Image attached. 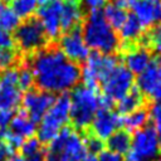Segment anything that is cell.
<instances>
[{"label": "cell", "instance_id": "obj_1", "mask_svg": "<svg viewBox=\"0 0 161 161\" xmlns=\"http://www.w3.org/2000/svg\"><path fill=\"white\" fill-rule=\"evenodd\" d=\"M29 67L38 88L52 94L65 93L80 79L79 65L70 62L57 47H45L33 54Z\"/></svg>", "mask_w": 161, "mask_h": 161}, {"label": "cell", "instance_id": "obj_2", "mask_svg": "<svg viewBox=\"0 0 161 161\" xmlns=\"http://www.w3.org/2000/svg\"><path fill=\"white\" fill-rule=\"evenodd\" d=\"M83 40L89 49L102 54H111L118 45V35L107 23L101 9H91L82 30Z\"/></svg>", "mask_w": 161, "mask_h": 161}, {"label": "cell", "instance_id": "obj_3", "mask_svg": "<svg viewBox=\"0 0 161 161\" xmlns=\"http://www.w3.org/2000/svg\"><path fill=\"white\" fill-rule=\"evenodd\" d=\"M88 152L82 136L70 126H65L44 148L45 161H83Z\"/></svg>", "mask_w": 161, "mask_h": 161}, {"label": "cell", "instance_id": "obj_4", "mask_svg": "<svg viewBox=\"0 0 161 161\" xmlns=\"http://www.w3.org/2000/svg\"><path fill=\"white\" fill-rule=\"evenodd\" d=\"M99 109V94L86 86H75L70 93L69 121L74 130H86L91 126Z\"/></svg>", "mask_w": 161, "mask_h": 161}, {"label": "cell", "instance_id": "obj_5", "mask_svg": "<svg viewBox=\"0 0 161 161\" xmlns=\"http://www.w3.org/2000/svg\"><path fill=\"white\" fill-rule=\"evenodd\" d=\"M69 109H70V94L68 92L60 93L55 97L54 103L47 111V113L40 119L36 128L38 140L40 143H49L63 127L69 122Z\"/></svg>", "mask_w": 161, "mask_h": 161}, {"label": "cell", "instance_id": "obj_6", "mask_svg": "<svg viewBox=\"0 0 161 161\" xmlns=\"http://www.w3.org/2000/svg\"><path fill=\"white\" fill-rule=\"evenodd\" d=\"M118 60L112 54H102L98 52H91L86 59V64L80 69V77L83 86L97 91L99 84L109 75V73L118 65Z\"/></svg>", "mask_w": 161, "mask_h": 161}, {"label": "cell", "instance_id": "obj_7", "mask_svg": "<svg viewBox=\"0 0 161 161\" xmlns=\"http://www.w3.org/2000/svg\"><path fill=\"white\" fill-rule=\"evenodd\" d=\"M14 40L19 50L28 54H35L45 48L48 43L45 31L36 18H29L20 23L15 29Z\"/></svg>", "mask_w": 161, "mask_h": 161}, {"label": "cell", "instance_id": "obj_8", "mask_svg": "<svg viewBox=\"0 0 161 161\" xmlns=\"http://www.w3.org/2000/svg\"><path fill=\"white\" fill-rule=\"evenodd\" d=\"M160 153V142L153 127L146 126L135 132L125 161H152Z\"/></svg>", "mask_w": 161, "mask_h": 161}, {"label": "cell", "instance_id": "obj_9", "mask_svg": "<svg viewBox=\"0 0 161 161\" xmlns=\"http://www.w3.org/2000/svg\"><path fill=\"white\" fill-rule=\"evenodd\" d=\"M133 74L123 64H118L101 84L103 96L118 102L133 88Z\"/></svg>", "mask_w": 161, "mask_h": 161}, {"label": "cell", "instance_id": "obj_10", "mask_svg": "<svg viewBox=\"0 0 161 161\" xmlns=\"http://www.w3.org/2000/svg\"><path fill=\"white\" fill-rule=\"evenodd\" d=\"M63 1L62 0H39L38 20L40 21L48 39H55L60 35V15Z\"/></svg>", "mask_w": 161, "mask_h": 161}, {"label": "cell", "instance_id": "obj_11", "mask_svg": "<svg viewBox=\"0 0 161 161\" xmlns=\"http://www.w3.org/2000/svg\"><path fill=\"white\" fill-rule=\"evenodd\" d=\"M21 91L18 87V69L8 68L0 75V111L14 112L21 103Z\"/></svg>", "mask_w": 161, "mask_h": 161}, {"label": "cell", "instance_id": "obj_12", "mask_svg": "<svg viewBox=\"0 0 161 161\" xmlns=\"http://www.w3.org/2000/svg\"><path fill=\"white\" fill-rule=\"evenodd\" d=\"M59 49L73 63L86 62L91 50L83 40L80 25L65 31L59 39Z\"/></svg>", "mask_w": 161, "mask_h": 161}, {"label": "cell", "instance_id": "obj_13", "mask_svg": "<svg viewBox=\"0 0 161 161\" xmlns=\"http://www.w3.org/2000/svg\"><path fill=\"white\" fill-rule=\"evenodd\" d=\"M55 97L52 93L40 89H29L21 97L23 111L30 117L35 123L40 122L43 116L54 103Z\"/></svg>", "mask_w": 161, "mask_h": 161}, {"label": "cell", "instance_id": "obj_14", "mask_svg": "<svg viewBox=\"0 0 161 161\" xmlns=\"http://www.w3.org/2000/svg\"><path fill=\"white\" fill-rule=\"evenodd\" d=\"M122 126V117L112 109H98L88 132L99 140L109 138Z\"/></svg>", "mask_w": 161, "mask_h": 161}, {"label": "cell", "instance_id": "obj_15", "mask_svg": "<svg viewBox=\"0 0 161 161\" xmlns=\"http://www.w3.org/2000/svg\"><path fill=\"white\" fill-rule=\"evenodd\" d=\"M137 89L142 94L155 99V102H161V64L152 60L151 64L138 74Z\"/></svg>", "mask_w": 161, "mask_h": 161}, {"label": "cell", "instance_id": "obj_16", "mask_svg": "<svg viewBox=\"0 0 161 161\" xmlns=\"http://www.w3.org/2000/svg\"><path fill=\"white\" fill-rule=\"evenodd\" d=\"M133 15L136 19L141 23V25L151 26L155 21L158 20L160 8H161V0L151 1V0H137L132 5Z\"/></svg>", "mask_w": 161, "mask_h": 161}, {"label": "cell", "instance_id": "obj_17", "mask_svg": "<svg viewBox=\"0 0 161 161\" xmlns=\"http://www.w3.org/2000/svg\"><path fill=\"white\" fill-rule=\"evenodd\" d=\"M152 62L151 53L143 47H128L125 54V67L133 74H141Z\"/></svg>", "mask_w": 161, "mask_h": 161}, {"label": "cell", "instance_id": "obj_18", "mask_svg": "<svg viewBox=\"0 0 161 161\" xmlns=\"http://www.w3.org/2000/svg\"><path fill=\"white\" fill-rule=\"evenodd\" d=\"M8 130L13 135L20 137L21 140H26L33 137L34 133L36 132V123L31 121L30 117L24 111H20L18 114L13 116Z\"/></svg>", "mask_w": 161, "mask_h": 161}, {"label": "cell", "instance_id": "obj_19", "mask_svg": "<svg viewBox=\"0 0 161 161\" xmlns=\"http://www.w3.org/2000/svg\"><path fill=\"white\" fill-rule=\"evenodd\" d=\"M82 19V10L79 1H63L62 15H60V28L62 31H68L75 26H79Z\"/></svg>", "mask_w": 161, "mask_h": 161}, {"label": "cell", "instance_id": "obj_20", "mask_svg": "<svg viewBox=\"0 0 161 161\" xmlns=\"http://www.w3.org/2000/svg\"><path fill=\"white\" fill-rule=\"evenodd\" d=\"M143 103V94L137 88H132L122 99L117 102V113L125 116L130 114L137 109H141Z\"/></svg>", "mask_w": 161, "mask_h": 161}, {"label": "cell", "instance_id": "obj_21", "mask_svg": "<svg viewBox=\"0 0 161 161\" xmlns=\"http://www.w3.org/2000/svg\"><path fill=\"white\" fill-rule=\"evenodd\" d=\"M142 33H143V26L141 25V23L136 19L133 14H128L126 21L119 28V36L123 40V43L126 45H130L131 42L140 39Z\"/></svg>", "mask_w": 161, "mask_h": 161}, {"label": "cell", "instance_id": "obj_22", "mask_svg": "<svg viewBox=\"0 0 161 161\" xmlns=\"http://www.w3.org/2000/svg\"><path fill=\"white\" fill-rule=\"evenodd\" d=\"M102 11H103V16L107 20V23L113 29H117V30H119V28L123 25V23L126 21V19L128 16L126 9L119 6L116 1L107 3Z\"/></svg>", "mask_w": 161, "mask_h": 161}, {"label": "cell", "instance_id": "obj_23", "mask_svg": "<svg viewBox=\"0 0 161 161\" xmlns=\"http://www.w3.org/2000/svg\"><path fill=\"white\" fill-rule=\"evenodd\" d=\"M147 121H148V112L141 108L122 117V126L125 127V131L131 133V132H137L143 127H146Z\"/></svg>", "mask_w": 161, "mask_h": 161}, {"label": "cell", "instance_id": "obj_24", "mask_svg": "<svg viewBox=\"0 0 161 161\" xmlns=\"http://www.w3.org/2000/svg\"><path fill=\"white\" fill-rule=\"evenodd\" d=\"M131 133L125 130H118L109 138H107V147L109 151H113L119 155H126V152L131 147Z\"/></svg>", "mask_w": 161, "mask_h": 161}, {"label": "cell", "instance_id": "obj_25", "mask_svg": "<svg viewBox=\"0 0 161 161\" xmlns=\"http://www.w3.org/2000/svg\"><path fill=\"white\" fill-rule=\"evenodd\" d=\"M39 6V0H14L11 1V10L24 19H29Z\"/></svg>", "mask_w": 161, "mask_h": 161}, {"label": "cell", "instance_id": "obj_26", "mask_svg": "<svg viewBox=\"0 0 161 161\" xmlns=\"http://www.w3.org/2000/svg\"><path fill=\"white\" fill-rule=\"evenodd\" d=\"M19 24H20V18L10 8H5L0 14V29L11 33L19 26Z\"/></svg>", "mask_w": 161, "mask_h": 161}, {"label": "cell", "instance_id": "obj_27", "mask_svg": "<svg viewBox=\"0 0 161 161\" xmlns=\"http://www.w3.org/2000/svg\"><path fill=\"white\" fill-rule=\"evenodd\" d=\"M34 83H35L34 74H33L31 68L28 64L21 67L20 69H18V87H19L20 91L31 89Z\"/></svg>", "mask_w": 161, "mask_h": 161}, {"label": "cell", "instance_id": "obj_28", "mask_svg": "<svg viewBox=\"0 0 161 161\" xmlns=\"http://www.w3.org/2000/svg\"><path fill=\"white\" fill-rule=\"evenodd\" d=\"M83 141L87 148V152L91 155H98L99 152H102L104 150V142L102 140H99L98 137L93 136L91 132H84L83 135Z\"/></svg>", "mask_w": 161, "mask_h": 161}, {"label": "cell", "instance_id": "obj_29", "mask_svg": "<svg viewBox=\"0 0 161 161\" xmlns=\"http://www.w3.org/2000/svg\"><path fill=\"white\" fill-rule=\"evenodd\" d=\"M147 112H148V119H151L153 123V128L157 133L161 147V102H153Z\"/></svg>", "mask_w": 161, "mask_h": 161}, {"label": "cell", "instance_id": "obj_30", "mask_svg": "<svg viewBox=\"0 0 161 161\" xmlns=\"http://www.w3.org/2000/svg\"><path fill=\"white\" fill-rule=\"evenodd\" d=\"M148 44L158 54H161V25L155 26L148 33Z\"/></svg>", "mask_w": 161, "mask_h": 161}, {"label": "cell", "instance_id": "obj_31", "mask_svg": "<svg viewBox=\"0 0 161 161\" xmlns=\"http://www.w3.org/2000/svg\"><path fill=\"white\" fill-rule=\"evenodd\" d=\"M15 40L11 33L0 29V50H14Z\"/></svg>", "mask_w": 161, "mask_h": 161}, {"label": "cell", "instance_id": "obj_32", "mask_svg": "<svg viewBox=\"0 0 161 161\" xmlns=\"http://www.w3.org/2000/svg\"><path fill=\"white\" fill-rule=\"evenodd\" d=\"M97 161H125V160L119 153H116L109 150H103L102 152L98 153Z\"/></svg>", "mask_w": 161, "mask_h": 161}, {"label": "cell", "instance_id": "obj_33", "mask_svg": "<svg viewBox=\"0 0 161 161\" xmlns=\"http://www.w3.org/2000/svg\"><path fill=\"white\" fill-rule=\"evenodd\" d=\"M13 116H14V113L10 111H0V128L6 130L11 122Z\"/></svg>", "mask_w": 161, "mask_h": 161}, {"label": "cell", "instance_id": "obj_34", "mask_svg": "<svg viewBox=\"0 0 161 161\" xmlns=\"http://www.w3.org/2000/svg\"><path fill=\"white\" fill-rule=\"evenodd\" d=\"M13 155L14 152L11 151V148L6 143L0 141V161H8Z\"/></svg>", "mask_w": 161, "mask_h": 161}, {"label": "cell", "instance_id": "obj_35", "mask_svg": "<svg viewBox=\"0 0 161 161\" xmlns=\"http://www.w3.org/2000/svg\"><path fill=\"white\" fill-rule=\"evenodd\" d=\"M86 4L91 9H101L102 5L107 4V0H86Z\"/></svg>", "mask_w": 161, "mask_h": 161}, {"label": "cell", "instance_id": "obj_36", "mask_svg": "<svg viewBox=\"0 0 161 161\" xmlns=\"http://www.w3.org/2000/svg\"><path fill=\"white\" fill-rule=\"evenodd\" d=\"M8 161H26L25 157H23L21 155H13Z\"/></svg>", "mask_w": 161, "mask_h": 161}, {"label": "cell", "instance_id": "obj_37", "mask_svg": "<svg viewBox=\"0 0 161 161\" xmlns=\"http://www.w3.org/2000/svg\"><path fill=\"white\" fill-rule=\"evenodd\" d=\"M83 161H97V156H96V155H91V153H88L87 157H86Z\"/></svg>", "mask_w": 161, "mask_h": 161}, {"label": "cell", "instance_id": "obj_38", "mask_svg": "<svg viewBox=\"0 0 161 161\" xmlns=\"http://www.w3.org/2000/svg\"><path fill=\"white\" fill-rule=\"evenodd\" d=\"M125 1H126V3H127V5H128V6H131V5H132V4H133V3H136V1H137V0H125Z\"/></svg>", "mask_w": 161, "mask_h": 161}, {"label": "cell", "instance_id": "obj_39", "mask_svg": "<svg viewBox=\"0 0 161 161\" xmlns=\"http://www.w3.org/2000/svg\"><path fill=\"white\" fill-rule=\"evenodd\" d=\"M4 9H5V5H4V4L0 1V14L3 13V10H4Z\"/></svg>", "mask_w": 161, "mask_h": 161}, {"label": "cell", "instance_id": "obj_40", "mask_svg": "<svg viewBox=\"0 0 161 161\" xmlns=\"http://www.w3.org/2000/svg\"><path fill=\"white\" fill-rule=\"evenodd\" d=\"M158 20L161 21V8H160V14H158Z\"/></svg>", "mask_w": 161, "mask_h": 161}, {"label": "cell", "instance_id": "obj_41", "mask_svg": "<svg viewBox=\"0 0 161 161\" xmlns=\"http://www.w3.org/2000/svg\"><path fill=\"white\" fill-rule=\"evenodd\" d=\"M4 1H6V3H8V1H14V0H4Z\"/></svg>", "mask_w": 161, "mask_h": 161}, {"label": "cell", "instance_id": "obj_42", "mask_svg": "<svg viewBox=\"0 0 161 161\" xmlns=\"http://www.w3.org/2000/svg\"><path fill=\"white\" fill-rule=\"evenodd\" d=\"M158 161H161V156H160V158H158Z\"/></svg>", "mask_w": 161, "mask_h": 161}, {"label": "cell", "instance_id": "obj_43", "mask_svg": "<svg viewBox=\"0 0 161 161\" xmlns=\"http://www.w3.org/2000/svg\"><path fill=\"white\" fill-rule=\"evenodd\" d=\"M151 1H156V0H151Z\"/></svg>", "mask_w": 161, "mask_h": 161}, {"label": "cell", "instance_id": "obj_44", "mask_svg": "<svg viewBox=\"0 0 161 161\" xmlns=\"http://www.w3.org/2000/svg\"><path fill=\"white\" fill-rule=\"evenodd\" d=\"M152 161H153V160H152Z\"/></svg>", "mask_w": 161, "mask_h": 161}]
</instances>
